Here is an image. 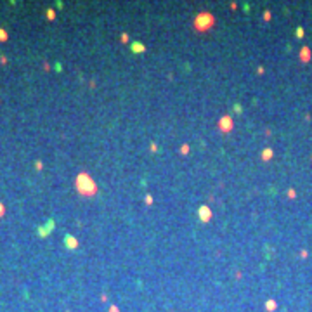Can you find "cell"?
<instances>
[{"label": "cell", "instance_id": "cell-1", "mask_svg": "<svg viewBox=\"0 0 312 312\" xmlns=\"http://www.w3.org/2000/svg\"><path fill=\"white\" fill-rule=\"evenodd\" d=\"M276 307H277V304H276L274 300H269L267 304H265V309H267V310H269V312H272V310H274V309H276Z\"/></svg>", "mask_w": 312, "mask_h": 312}, {"label": "cell", "instance_id": "cell-2", "mask_svg": "<svg viewBox=\"0 0 312 312\" xmlns=\"http://www.w3.org/2000/svg\"><path fill=\"white\" fill-rule=\"evenodd\" d=\"M7 38H9L7 31H5V30H2V28H0V42H5V40H7Z\"/></svg>", "mask_w": 312, "mask_h": 312}, {"label": "cell", "instance_id": "cell-3", "mask_svg": "<svg viewBox=\"0 0 312 312\" xmlns=\"http://www.w3.org/2000/svg\"><path fill=\"white\" fill-rule=\"evenodd\" d=\"M66 244L71 246V248H75V246H77V241H75L73 238H69V236H68V238H66Z\"/></svg>", "mask_w": 312, "mask_h": 312}, {"label": "cell", "instance_id": "cell-4", "mask_svg": "<svg viewBox=\"0 0 312 312\" xmlns=\"http://www.w3.org/2000/svg\"><path fill=\"white\" fill-rule=\"evenodd\" d=\"M222 127H224L226 130H227V128H231V122H229V118H227V116L222 120Z\"/></svg>", "mask_w": 312, "mask_h": 312}, {"label": "cell", "instance_id": "cell-5", "mask_svg": "<svg viewBox=\"0 0 312 312\" xmlns=\"http://www.w3.org/2000/svg\"><path fill=\"white\" fill-rule=\"evenodd\" d=\"M271 154H272L271 149H265V151L262 153V156H263V160H269V158H271Z\"/></svg>", "mask_w": 312, "mask_h": 312}, {"label": "cell", "instance_id": "cell-6", "mask_svg": "<svg viewBox=\"0 0 312 312\" xmlns=\"http://www.w3.org/2000/svg\"><path fill=\"white\" fill-rule=\"evenodd\" d=\"M47 17H49V19H50V21H52V19H54V17H56V12H54L52 9H49V11H47Z\"/></svg>", "mask_w": 312, "mask_h": 312}, {"label": "cell", "instance_id": "cell-7", "mask_svg": "<svg viewBox=\"0 0 312 312\" xmlns=\"http://www.w3.org/2000/svg\"><path fill=\"white\" fill-rule=\"evenodd\" d=\"M4 213H5V208H4V205L0 203V217H2V215H4Z\"/></svg>", "mask_w": 312, "mask_h": 312}, {"label": "cell", "instance_id": "cell-8", "mask_svg": "<svg viewBox=\"0 0 312 312\" xmlns=\"http://www.w3.org/2000/svg\"><path fill=\"white\" fill-rule=\"evenodd\" d=\"M302 57H305V59H309V50H307V49H305L304 52H302Z\"/></svg>", "mask_w": 312, "mask_h": 312}, {"label": "cell", "instance_id": "cell-9", "mask_svg": "<svg viewBox=\"0 0 312 312\" xmlns=\"http://www.w3.org/2000/svg\"><path fill=\"white\" fill-rule=\"evenodd\" d=\"M296 33H298L296 37H302V33H304V30H302V28H298V30H296Z\"/></svg>", "mask_w": 312, "mask_h": 312}, {"label": "cell", "instance_id": "cell-10", "mask_svg": "<svg viewBox=\"0 0 312 312\" xmlns=\"http://www.w3.org/2000/svg\"><path fill=\"white\" fill-rule=\"evenodd\" d=\"M111 312H118V309L116 307H111Z\"/></svg>", "mask_w": 312, "mask_h": 312}]
</instances>
